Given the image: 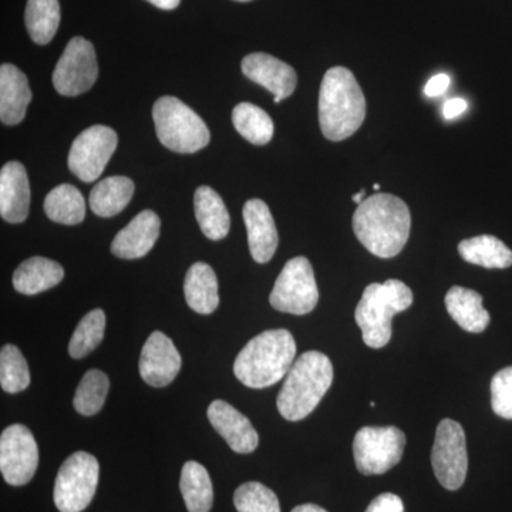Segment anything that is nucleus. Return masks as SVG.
<instances>
[{
  "label": "nucleus",
  "mask_w": 512,
  "mask_h": 512,
  "mask_svg": "<svg viewBox=\"0 0 512 512\" xmlns=\"http://www.w3.org/2000/svg\"><path fill=\"white\" fill-rule=\"evenodd\" d=\"M444 302L448 315L466 332L481 333L490 325V313L484 308L483 296L473 289L453 286Z\"/></svg>",
  "instance_id": "21"
},
{
  "label": "nucleus",
  "mask_w": 512,
  "mask_h": 512,
  "mask_svg": "<svg viewBox=\"0 0 512 512\" xmlns=\"http://www.w3.org/2000/svg\"><path fill=\"white\" fill-rule=\"evenodd\" d=\"M295 355L296 343L289 330H265L239 352L234 373L249 389H265L288 375Z\"/></svg>",
  "instance_id": "3"
},
{
  "label": "nucleus",
  "mask_w": 512,
  "mask_h": 512,
  "mask_svg": "<svg viewBox=\"0 0 512 512\" xmlns=\"http://www.w3.org/2000/svg\"><path fill=\"white\" fill-rule=\"evenodd\" d=\"M97 458L86 451L72 454L60 467L55 483V504L60 512H82L92 503L99 485Z\"/></svg>",
  "instance_id": "7"
},
{
  "label": "nucleus",
  "mask_w": 512,
  "mask_h": 512,
  "mask_svg": "<svg viewBox=\"0 0 512 512\" xmlns=\"http://www.w3.org/2000/svg\"><path fill=\"white\" fill-rule=\"evenodd\" d=\"M99 76L96 50L84 37L67 43L53 72V86L62 96L74 97L89 92Z\"/></svg>",
  "instance_id": "11"
},
{
  "label": "nucleus",
  "mask_w": 512,
  "mask_h": 512,
  "mask_svg": "<svg viewBox=\"0 0 512 512\" xmlns=\"http://www.w3.org/2000/svg\"><path fill=\"white\" fill-rule=\"evenodd\" d=\"M109 390V376L101 370H89L74 393V410L82 416H94L103 409Z\"/></svg>",
  "instance_id": "31"
},
{
  "label": "nucleus",
  "mask_w": 512,
  "mask_h": 512,
  "mask_svg": "<svg viewBox=\"0 0 512 512\" xmlns=\"http://www.w3.org/2000/svg\"><path fill=\"white\" fill-rule=\"evenodd\" d=\"M0 384L2 389L10 394L23 392L29 387L28 362L18 346L5 345L0 350Z\"/></svg>",
  "instance_id": "33"
},
{
  "label": "nucleus",
  "mask_w": 512,
  "mask_h": 512,
  "mask_svg": "<svg viewBox=\"0 0 512 512\" xmlns=\"http://www.w3.org/2000/svg\"><path fill=\"white\" fill-rule=\"evenodd\" d=\"M412 303V289L397 279L367 286L355 312L363 342L372 349L384 348L392 339L393 316L407 311Z\"/></svg>",
  "instance_id": "5"
},
{
  "label": "nucleus",
  "mask_w": 512,
  "mask_h": 512,
  "mask_svg": "<svg viewBox=\"0 0 512 512\" xmlns=\"http://www.w3.org/2000/svg\"><path fill=\"white\" fill-rule=\"evenodd\" d=\"M491 406L497 416L512 420V366L500 370L491 380Z\"/></svg>",
  "instance_id": "35"
},
{
  "label": "nucleus",
  "mask_w": 512,
  "mask_h": 512,
  "mask_svg": "<svg viewBox=\"0 0 512 512\" xmlns=\"http://www.w3.org/2000/svg\"><path fill=\"white\" fill-rule=\"evenodd\" d=\"M161 221L156 212L146 210L136 215L111 242V252L121 259L146 256L160 237Z\"/></svg>",
  "instance_id": "18"
},
{
  "label": "nucleus",
  "mask_w": 512,
  "mask_h": 512,
  "mask_svg": "<svg viewBox=\"0 0 512 512\" xmlns=\"http://www.w3.org/2000/svg\"><path fill=\"white\" fill-rule=\"evenodd\" d=\"M365 195L366 191L362 190L360 192H357L356 195H353L352 200L356 202L357 205L362 204L363 201H365Z\"/></svg>",
  "instance_id": "41"
},
{
  "label": "nucleus",
  "mask_w": 512,
  "mask_h": 512,
  "mask_svg": "<svg viewBox=\"0 0 512 512\" xmlns=\"http://www.w3.org/2000/svg\"><path fill=\"white\" fill-rule=\"evenodd\" d=\"M63 266L52 259L33 256L26 259L13 274V286L22 295L33 296L49 291L63 281Z\"/></svg>",
  "instance_id": "23"
},
{
  "label": "nucleus",
  "mask_w": 512,
  "mask_h": 512,
  "mask_svg": "<svg viewBox=\"0 0 512 512\" xmlns=\"http://www.w3.org/2000/svg\"><path fill=\"white\" fill-rule=\"evenodd\" d=\"M410 227L412 215L406 202L383 192L366 198L353 215V231L360 244L383 259L394 258L403 251Z\"/></svg>",
  "instance_id": "1"
},
{
  "label": "nucleus",
  "mask_w": 512,
  "mask_h": 512,
  "mask_svg": "<svg viewBox=\"0 0 512 512\" xmlns=\"http://www.w3.org/2000/svg\"><path fill=\"white\" fill-rule=\"evenodd\" d=\"M147 2H150L151 5L156 6V8L158 9L173 10L175 8H178V5H180L181 0H147Z\"/></svg>",
  "instance_id": "39"
},
{
  "label": "nucleus",
  "mask_w": 512,
  "mask_h": 512,
  "mask_svg": "<svg viewBox=\"0 0 512 512\" xmlns=\"http://www.w3.org/2000/svg\"><path fill=\"white\" fill-rule=\"evenodd\" d=\"M153 119L158 140L174 153H197L210 143V130L204 120L175 97L158 99L153 107Z\"/></svg>",
  "instance_id": "6"
},
{
  "label": "nucleus",
  "mask_w": 512,
  "mask_h": 512,
  "mask_svg": "<svg viewBox=\"0 0 512 512\" xmlns=\"http://www.w3.org/2000/svg\"><path fill=\"white\" fill-rule=\"evenodd\" d=\"M45 212L49 220L63 225H77L86 217L82 192L70 184H62L47 194Z\"/></svg>",
  "instance_id": "28"
},
{
  "label": "nucleus",
  "mask_w": 512,
  "mask_h": 512,
  "mask_svg": "<svg viewBox=\"0 0 512 512\" xmlns=\"http://www.w3.org/2000/svg\"><path fill=\"white\" fill-rule=\"evenodd\" d=\"M366 119V99L356 77L342 66L323 76L319 92V123L330 141L352 137Z\"/></svg>",
  "instance_id": "2"
},
{
  "label": "nucleus",
  "mask_w": 512,
  "mask_h": 512,
  "mask_svg": "<svg viewBox=\"0 0 512 512\" xmlns=\"http://www.w3.org/2000/svg\"><path fill=\"white\" fill-rule=\"evenodd\" d=\"M195 217L202 234L211 241H221L229 234L231 217L224 201L211 187L202 185L195 191Z\"/></svg>",
  "instance_id": "24"
},
{
  "label": "nucleus",
  "mask_w": 512,
  "mask_h": 512,
  "mask_svg": "<svg viewBox=\"0 0 512 512\" xmlns=\"http://www.w3.org/2000/svg\"><path fill=\"white\" fill-rule=\"evenodd\" d=\"M180 490L188 512H210L214 488L207 468L197 461H188L181 471Z\"/></svg>",
  "instance_id": "27"
},
{
  "label": "nucleus",
  "mask_w": 512,
  "mask_h": 512,
  "mask_svg": "<svg viewBox=\"0 0 512 512\" xmlns=\"http://www.w3.org/2000/svg\"><path fill=\"white\" fill-rule=\"evenodd\" d=\"M134 195V184L130 178L109 177L100 181L90 192V208L94 214L111 218L120 214L130 204Z\"/></svg>",
  "instance_id": "26"
},
{
  "label": "nucleus",
  "mask_w": 512,
  "mask_h": 512,
  "mask_svg": "<svg viewBox=\"0 0 512 512\" xmlns=\"http://www.w3.org/2000/svg\"><path fill=\"white\" fill-rule=\"evenodd\" d=\"M366 512H404V504L399 495L384 493L369 504Z\"/></svg>",
  "instance_id": "36"
},
{
  "label": "nucleus",
  "mask_w": 512,
  "mask_h": 512,
  "mask_svg": "<svg viewBox=\"0 0 512 512\" xmlns=\"http://www.w3.org/2000/svg\"><path fill=\"white\" fill-rule=\"evenodd\" d=\"M292 512H328L325 508L319 507L316 504H302L293 508Z\"/></svg>",
  "instance_id": "40"
},
{
  "label": "nucleus",
  "mask_w": 512,
  "mask_h": 512,
  "mask_svg": "<svg viewBox=\"0 0 512 512\" xmlns=\"http://www.w3.org/2000/svg\"><path fill=\"white\" fill-rule=\"evenodd\" d=\"M431 466L437 481L448 491L463 487L468 470L466 433L457 421L441 420L431 450Z\"/></svg>",
  "instance_id": "10"
},
{
  "label": "nucleus",
  "mask_w": 512,
  "mask_h": 512,
  "mask_svg": "<svg viewBox=\"0 0 512 512\" xmlns=\"http://www.w3.org/2000/svg\"><path fill=\"white\" fill-rule=\"evenodd\" d=\"M467 110L466 100L451 99L447 100L443 107V114L447 120L456 119Z\"/></svg>",
  "instance_id": "38"
},
{
  "label": "nucleus",
  "mask_w": 512,
  "mask_h": 512,
  "mask_svg": "<svg viewBox=\"0 0 512 512\" xmlns=\"http://www.w3.org/2000/svg\"><path fill=\"white\" fill-rule=\"evenodd\" d=\"M119 144V137L113 128L92 126L77 136L70 148V171L83 183H93L103 174L111 156Z\"/></svg>",
  "instance_id": "12"
},
{
  "label": "nucleus",
  "mask_w": 512,
  "mask_h": 512,
  "mask_svg": "<svg viewBox=\"0 0 512 512\" xmlns=\"http://www.w3.org/2000/svg\"><path fill=\"white\" fill-rule=\"evenodd\" d=\"M141 379L151 387L168 386L181 370V356L173 340L163 332L151 333L141 350Z\"/></svg>",
  "instance_id": "14"
},
{
  "label": "nucleus",
  "mask_w": 512,
  "mask_h": 512,
  "mask_svg": "<svg viewBox=\"0 0 512 512\" xmlns=\"http://www.w3.org/2000/svg\"><path fill=\"white\" fill-rule=\"evenodd\" d=\"M406 434L394 426L363 427L353 440L356 468L363 476H380L402 460Z\"/></svg>",
  "instance_id": "8"
},
{
  "label": "nucleus",
  "mask_w": 512,
  "mask_h": 512,
  "mask_svg": "<svg viewBox=\"0 0 512 512\" xmlns=\"http://www.w3.org/2000/svg\"><path fill=\"white\" fill-rule=\"evenodd\" d=\"M234 504L238 512H281L278 497L264 484H242L234 494Z\"/></svg>",
  "instance_id": "34"
},
{
  "label": "nucleus",
  "mask_w": 512,
  "mask_h": 512,
  "mask_svg": "<svg viewBox=\"0 0 512 512\" xmlns=\"http://www.w3.org/2000/svg\"><path fill=\"white\" fill-rule=\"evenodd\" d=\"M373 188H375V191H379L380 190V185L379 184H375V185H373Z\"/></svg>",
  "instance_id": "42"
},
{
  "label": "nucleus",
  "mask_w": 512,
  "mask_h": 512,
  "mask_svg": "<svg viewBox=\"0 0 512 512\" xmlns=\"http://www.w3.org/2000/svg\"><path fill=\"white\" fill-rule=\"evenodd\" d=\"M208 420L232 451L254 453L259 444L258 431L244 414L224 400H214L208 407Z\"/></svg>",
  "instance_id": "16"
},
{
  "label": "nucleus",
  "mask_w": 512,
  "mask_h": 512,
  "mask_svg": "<svg viewBox=\"0 0 512 512\" xmlns=\"http://www.w3.org/2000/svg\"><path fill=\"white\" fill-rule=\"evenodd\" d=\"M30 185L23 164L10 161L0 171V215L9 224H20L28 218Z\"/></svg>",
  "instance_id": "19"
},
{
  "label": "nucleus",
  "mask_w": 512,
  "mask_h": 512,
  "mask_svg": "<svg viewBox=\"0 0 512 512\" xmlns=\"http://www.w3.org/2000/svg\"><path fill=\"white\" fill-rule=\"evenodd\" d=\"M104 330H106V313L101 309L87 313L76 330L69 343V353L73 359H83L93 352L103 342Z\"/></svg>",
  "instance_id": "32"
},
{
  "label": "nucleus",
  "mask_w": 512,
  "mask_h": 512,
  "mask_svg": "<svg viewBox=\"0 0 512 512\" xmlns=\"http://www.w3.org/2000/svg\"><path fill=\"white\" fill-rule=\"evenodd\" d=\"M39 447L32 431L23 424H12L0 436V471L6 483L20 487L35 477Z\"/></svg>",
  "instance_id": "13"
},
{
  "label": "nucleus",
  "mask_w": 512,
  "mask_h": 512,
  "mask_svg": "<svg viewBox=\"0 0 512 512\" xmlns=\"http://www.w3.org/2000/svg\"><path fill=\"white\" fill-rule=\"evenodd\" d=\"M184 293L192 311L200 315H211L217 311L220 293L214 269L204 262H195L185 275Z\"/></svg>",
  "instance_id": "22"
},
{
  "label": "nucleus",
  "mask_w": 512,
  "mask_h": 512,
  "mask_svg": "<svg viewBox=\"0 0 512 512\" xmlns=\"http://www.w3.org/2000/svg\"><path fill=\"white\" fill-rule=\"evenodd\" d=\"M244 221L248 232L249 251L258 264L274 258L279 235L271 210L264 201L254 198L244 205Z\"/></svg>",
  "instance_id": "17"
},
{
  "label": "nucleus",
  "mask_w": 512,
  "mask_h": 512,
  "mask_svg": "<svg viewBox=\"0 0 512 512\" xmlns=\"http://www.w3.org/2000/svg\"><path fill=\"white\" fill-rule=\"evenodd\" d=\"M450 83L451 80L447 74H437V76L431 77L430 82L426 84L424 93L429 97L443 96V94L447 92Z\"/></svg>",
  "instance_id": "37"
},
{
  "label": "nucleus",
  "mask_w": 512,
  "mask_h": 512,
  "mask_svg": "<svg viewBox=\"0 0 512 512\" xmlns=\"http://www.w3.org/2000/svg\"><path fill=\"white\" fill-rule=\"evenodd\" d=\"M235 130L255 146H265L274 137V121L261 107L239 103L232 111Z\"/></svg>",
  "instance_id": "29"
},
{
  "label": "nucleus",
  "mask_w": 512,
  "mask_h": 512,
  "mask_svg": "<svg viewBox=\"0 0 512 512\" xmlns=\"http://www.w3.org/2000/svg\"><path fill=\"white\" fill-rule=\"evenodd\" d=\"M333 383V365L328 356L311 350L293 363L276 399L279 413L288 421L308 417L318 407Z\"/></svg>",
  "instance_id": "4"
},
{
  "label": "nucleus",
  "mask_w": 512,
  "mask_h": 512,
  "mask_svg": "<svg viewBox=\"0 0 512 512\" xmlns=\"http://www.w3.org/2000/svg\"><path fill=\"white\" fill-rule=\"evenodd\" d=\"M319 301L318 285L311 262L305 256H296L286 262L276 279L269 302L276 311L291 315H308Z\"/></svg>",
  "instance_id": "9"
},
{
  "label": "nucleus",
  "mask_w": 512,
  "mask_h": 512,
  "mask_svg": "<svg viewBox=\"0 0 512 512\" xmlns=\"http://www.w3.org/2000/svg\"><path fill=\"white\" fill-rule=\"evenodd\" d=\"M237 2H251V0H237Z\"/></svg>",
  "instance_id": "43"
},
{
  "label": "nucleus",
  "mask_w": 512,
  "mask_h": 512,
  "mask_svg": "<svg viewBox=\"0 0 512 512\" xmlns=\"http://www.w3.org/2000/svg\"><path fill=\"white\" fill-rule=\"evenodd\" d=\"M26 29L37 45L52 42L60 25L59 0H28Z\"/></svg>",
  "instance_id": "30"
},
{
  "label": "nucleus",
  "mask_w": 512,
  "mask_h": 512,
  "mask_svg": "<svg viewBox=\"0 0 512 512\" xmlns=\"http://www.w3.org/2000/svg\"><path fill=\"white\" fill-rule=\"evenodd\" d=\"M461 258L468 264L487 269H507L512 266V251L493 235L464 239L458 245Z\"/></svg>",
  "instance_id": "25"
},
{
  "label": "nucleus",
  "mask_w": 512,
  "mask_h": 512,
  "mask_svg": "<svg viewBox=\"0 0 512 512\" xmlns=\"http://www.w3.org/2000/svg\"><path fill=\"white\" fill-rule=\"evenodd\" d=\"M32 100L28 77L13 64L0 67V120L6 126H16L26 117Z\"/></svg>",
  "instance_id": "20"
},
{
  "label": "nucleus",
  "mask_w": 512,
  "mask_h": 512,
  "mask_svg": "<svg viewBox=\"0 0 512 512\" xmlns=\"http://www.w3.org/2000/svg\"><path fill=\"white\" fill-rule=\"evenodd\" d=\"M242 73L252 82L265 87L275 96V103H281L295 92L298 84L293 67L266 53H251L242 60Z\"/></svg>",
  "instance_id": "15"
}]
</instances>
